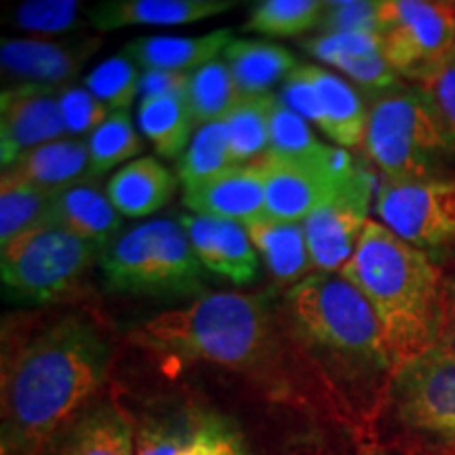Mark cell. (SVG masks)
Segmentation results:
<instances>
[{
	"label": "cell",
	"mask_w": 455,
	"mask_h": 455,
	"mask_svg": "<svg viewBox=\"0 0 455 455\" xmlns=\"http://www.w3.org/2000/svg\"><path fill=\"white\" fill-rule=\"evenodd\" d=\"M108 363L110 346L81 316L60 318L4 358V453L41 455L51 436L98 395Z\"/></svg>",
	"instance_id": "6da1fadb"
},
{
	"label": "cell",
	"mask_w": 455,
	"mask_h": 455,
	"mask_svg": "<svg viewBox=\"0 0 455 455\" xmlns=\"http://www.w3.org/2000/svg\"><path fill=\"white\" fill-rule=\"evenodd\" d=\"M339 275L373 308L395 369L435 348L445 278L426 251L369 220Z\"/></svg>",
	"instance_id": "7a4b0ae2"
},
{
	"label": "cell",
	"mask_w": 455,
	"mask_h": 455,
	"mask_svg": "<svg viewBox=\"0 0 455 455\" xmlns=\"http://www.w3.org/2000/svg\"><path fill=\"white\" fill-rule=\"evenodd\" d=\"M148 348L238 371L259 369L276 348L275 325L264 299L244 293L203 295L184 308L164 312L140 327Z\"/></svg>",
	"instance_id": "3957f363"
},
{
	"label": "cell",
	"mask_w": 455,
	"mask_h": 455,
	"mask_svg": "<svg viewBox=\"0 0 455 455\" xmlns=\"http://www.w3.org/2000/svg\"><path fill=\"white\" fill-rule=\"evenodd\" d=\"M363 144L392 184L443 178L455 163V138L419 87L390 91L375 101Z\"/></svg>",
	"instance_id": "277c9868"
},
{
	"label": "cell",
	"mask_w": 455,
	"mask_h": 455,
	"mask_svg": "<svg viewBox=\"0 0 455 455\" xmlns=\"http://www.w3.org/2000/svg\"><path fill=\"white\" fill-rule=\"evenodd\" d=\"M289 312L308 339L333 355L388 371L395 365L382 325L355 284L333 272H316L295 283L287 293Z\"/></svg>",
	"instance_id": "5b68a950"
},
{
	"label": "cell",
	"mask_w": 455,
	"mask_h": 455,
	"mask_svg": "<svg viewBox=\"0 0 455 455\" xmlns=\"http://www.w3.org/2000/svg\"><path fill=\"white\" fill-rule=\"evenodd\" d=\"M100 266L112 291L192 295L203 289V264L184 226L171 220L123 230L101 251Z\"/></svg>",
	"instance_id": "8992f818"
},
{
	"label": "cell",
	"mask_w": 455,
	"mask_h": 455,
	"mask_svg": "<svg viewBox=\"0 0 455 455\" xmlns=\"http://www.w3.org/2000/svg\"><path fill=\"white\" fill-rule=\"evenodd\" d=\"M101 249L61 226H43L0 247L4 287L30 301H53L81 281Z\"/></svg>",
	"instance_id": "52a82bcc"
},
{
	"label": "cell",
	"mask_w": 455,
	"mask_h": 455,
	"mask_svg": "<svg viewBox=\"0 0 455 455\" xmlns=\"http://www.w3.org/2000/svg\"><path fill=\"white\" fill-rule=\"evenodd\" d=\"M378 36L392 70L422 84L455 51V3L379 0Z\"/></svg>",
	"instance_id": "ba28073f"
},
{
	"label": "cell",
	"mask_w": 455,
	"mask_h": 455,
	"mask_svg": "<svg viewBox=\"0 0 455 455\" xmlns=\"http://www.w3.org/2000/svg\"><path fill=\"white\" fill-rule=\"evenodd\" d=\"M390 407L415 439L455 447V356L432 348L395 369Z\"/></svg>",
	"instance_id": "9c48e42d"
},
{
	"label": "cell",
	"mask_w": 455,
	"mask_h": 455,
	"mask_svg": "<svg viewBox=\"0 0 455 455\" xmlns=\"http://www.w3.org/2000/svg\"><path fill=\"white\" fill-rule=\"evenodd\" d=\"M373 181L363 167H356L339 180L335 190L306 218V243L312 268L339 272L355 255L369 221Z\"/></svg>",
	"instance_id": "30bf717a"
},
{
	"label": "cell",
	"mask_w": 455,
	"mask_h": 455,
	"mask_svg": "<svg viewBox=\"0 0 455 455\" xmlns=\"http://www.w3.org/2000/svg\"><path fill=\"white\" fill-rule=\"evenodd\" d=\"M375 213L388 230L418 249L455 243V178L384 186L375 196Z\"/></svg>",
	"instance_id": "8fae6325"
},
{
	"label": "cell",
	"mask_w": 455,
	"mask_h": 455,
	"mask_svg": "<svg viewBox=\"0 0 455 455\" xmlns=\"http://www.w3.org/2000/svg\"><path fill=\"white\" fill-rule=\"evenodd\" d=\"M264 180L266 215L304 221L335 190L339 180L356 167L346 148H333L327 163H293L264 155L255 161Z\"/></svg>",
	"instance_id": "7c38bea8"
},
{
	"label": "cell",
	"mask_w": 455,
	"mask_h": 455,
	"mask_svg": "<svg viewBox=\"0 0 455 455\" xmlns=\"http://www.w3.org/2000/svg\"><path fill=\"white\" fill-rule=\"evenodd\" d=\"M60 91L20 83L0 95V158L3 169L32 148L64 140Z\"/></svg>",
	"instance_id": "4fadbf2b"
},
{
	"label": "cell",
	"mask_w": 455,
	"mask_h": 455,
	"mask_svg": "<svg viewBox=\"0 0 455 455\" xmlns=\"http://www.w3.org/2000/svg\"><path fill=\"white\" fill-rule=\"evenodd\" d=\"M101 47L100 38L83 41H36V38H3L0 66L3 74L17 81L60 87L76 76L87 60Z\"/></svg>",
	"instance_id": "5bb4252c"
},
{
	"label": "cell",
	"mask_w": 455,
	"mask_h": 455,
	"mask_svg": "<svg viewBox=\"0 0 455 455\" xmlns=\"http://www.w3.org/2000/svg\"><path fill=\"white\" fill-rule=\"evenodd\" d=\"M95 178L100 175H95L91 164L87 141L70 138L32 148L3 169L4 181L28 186L47 196H60L61 192Z\"/></svg>",
	"instance_id": "9a60e30c"
},
{
	"label": "cell",
	"mask_w": 455,
	"mask_h": 455,
	"mask_svg": "<svg viewBox=\"0 0 455 455\" xmlns=\"http://www.w3.org/2000/svg\"><path fill=\"white\" fill-rule=\"evenodd\" d=\"M180 224L204 270L230 278L235 284L251 283L258 276V251L243 224L196 213L184 215Z\"/></svg>",
	"instance_id": "2e32d148"
},
{
	"label": "cell",
	"mask_w": 455,
	"mask_h": 455,
	"mask_svg": "<svg viewBox=\"0 0 455 455\" xmlns=\"http://www.w3.org/2000/svg\"><path fill=\"white\" fill-rule=\"evenodd\" d=\"M41 455H135V432L116 403L91 401L51 436Z\"/></svg>",
	"instance_id": "e0dca14e"
},
{
	"label": "cell",
	"mask_w": 455,
	"mask_h": 455,
	"mask_svg": "<svg viewBox=\"0 0 455 455\" xmlns=\"http://www.w3.org/2000/svg\"><path fill=\"white\" fill-rule=\"evenodd\" d=\"M184 204L196 215L249 224L266 212L264 180L251 164H235L212 178L184 186Z\"/></svg>",
	"instance_id": "ac0fdd59"
},
{
	"label": "cell",
	"mask_w": 455,
	"mask_h": 455,
	"mask_svg": "<svg viewBox=\"0 0 455 455\" xmlns=\"http://www.w3.org/2000/svg\"><path fill=\"white\" fill-rule=\"evenodd\" d=\"M301 49L338 68L363 89L386 91L396 87L398 74L386 61L378 34H318L315 38H304Z\"/></svg>",
	"instance_id": "d6986e66"
},
{
	"label": "cell",
	"mask_w": 455,
	"mask_h": 455,
	"mask_svg": "<svg viewBox=\"0 0 455 455\" xmlns=\"http://www.w3.org/2000/svg\"><path fill=\"white\" fill-rule=\"evenodd\" d=\"M238 7L232 0H108L91 7V26L100 32L127 26H181Z\"/></svg>",
	"instance_id": "ffe728a7"
},
{
	"label": "cell",
	"mask_w": 455,
	"mask_h": 455,
	"mask_svg": "<svg viewBox=\"0 0 455 455\" xmlns=\"http://www.w3.org/2000/svg\"><path fill=\"white\" fill-rule=\"evenodd\" d=\"M312 84H315V116L316 124L338 148H355L365 141L369 110L361 95L350 83L338 74L323 68L304 64Z\"/></svg>",
	"instance_id": "44dd1931"
},
{
	"label": "cell",
	"mask_w": 455,
	"mask_h": 455,
	"mask_svg": "<svg viewBox=\"0 0 455 455\" xmlns=\"http://www.w3.org/2000/svg\"><path fill=\"white\" fill-rule=\"evenodd\" d=\"M235 41L230 30H215L203 36H146L135 38L123 53L146 70L190 74L212 64Z\"/></svg>",
	"instance_id": "7402d4cb"
},
{
	"label": "cell",
	"mask_w": 455,
	"mask_h": 455,
	"mask_svg": "<svg viewBox=\"0 0 455 455\" xmlns=\"http://www.w3.org/2000/svg\"><path fill=\"white\" fill-rule=\"evenodd\" d=\"M53 221L55 226L66 228L101 251L123 232L121 213L116 212L108 192L104 195L98 178L83 181L55 196Z\"/></svg>",
	"instance_id": "603a6c76"
},
{
	"label": "cell",
	"mask_w": 455,
	"mask_h": 455,
	"mask_svg": "<svg viewBox=\"0 0 455 455\" xmlns=\"http://www.w3.org/2000/svg\"><path fill=\"white\" fill-rule=\"evenodd\" d=\"M173 173L156 158L144 156L118 169L108 181V196L116 212L127 218H146L161 212L173 196Z\"/></svg>",
	"instance_id": "cb8c5ba5"
},
{
	"label": "cell",
	"mask_w": 455,
	"mask_h": 455,
	"mask_svg": "<svg viewBox=\"0 0 455 455\" xmlns=\"http://www.w3.org/2000/svg\"><path fill=\"white\" fill-rule=\"evenodd\" d=\"M255 251L261 255L266 268L278 283H299L308 276L312 259L301 221L275 220L261 213L244 224Z\"/></svg>",
	"instance_id": "d4e9b609"
},
{
	"label": "cell",
	"mask_w": 455,
	"mask_h": 455,
	"mask_svg": "<svg viewBox=\"0 0 455 455\" xmlns=\"http://www.w3.org/2000/svg\"><path fill=\"white\" fill-rule=\"evenodd\" d=\"M224 55L241 98L270 95V89L298 68L291 51L264 41H232Z\"/></svg>",
	"instance_id": "484cf974"
},
{
	"label": "cell",
	"mask_w": 455,
	"mask_h": 455,
	"mask_svg": "<svg viewBox=\"0 0 455 455\" xmlns=\"http://www.w3.org/2000/svg\"><path fill=\"white\" fill-rule=\"evenodd\" d=\"M138 121L146 138L164 158H178L184 155L192 141V129L196 127L188 93L141 100Z\"/></svg>",
	"instance_id": "4316f807"
},
{
	"label": "cell",
	"mask_w": 455,
	"mask_h": 455,
	"mask_svg": "<svg viewBox=\"0 0 455 455\" xmlns=\"http://www.w3.org/2000/svg\"><path fill=\"white\" fill-rule=\"evenodd\" d=\"M276 95L241 98L224 116L235 164L261 158L270 146V118Z\"/></svg>",
	"instance_id": "83f0119b"
},
{
	"label": "cell",
	"mask_w": 455,
	"mask_h": 455,
	"mask_svg": "<svg viewBox=\"0 0 455 455\" xmlns=\"http://www.w3.org/2000/svg\"><path fill=\"white\" fill-rule=\"evenodd\" d=\"M266 155L293 163H327L333 155V148L321 144L312 133L308 121L276 98L270 118V146Z\"/></svg>",
	"instance_id": "f1b7e54d"
},
{
	"label": "cell",
	"mask_w": 455,
	"mask_h": 455,
	"mask_svg": "<svg viewBox=\"0 0 455 455\" xmlns=\"http://www.w3.org/2000/svg\"><path fill=\"white\" fill-rule=\"evenodd\" d=\"M238 100H241V93L226 61L215 60L190 72L188 101H190L196 127L224 121V116L236 106Z\"/></svg>",
	"instance_id": "f546056e"
},
{
	"label": "cell",
	"mask_w": 455,
	"mask_h": 455,
	"mask_svg": "<svg viewBox=\"0 0 455 455\" xmlns=\"http://www.w3.org/2000/svg\"><path fill=\"white\" fill-rule=\"evenodd\" d=\"M53 198L28 186L0 180V244L36 228L53 226Z\"/></svg>",
	"instance_id": "4dcf8cb0"
},
{
	"label": "cell",
	"mask_w": 455,
	"mask_h": 455,
	"mask_svg": "<svg viewBox=\"0 0 455 455\" xmlns=\"http://www.w3.org/2000/svg\"><path fill=\"white\" fill-rule=\"evenodd\" d=\"M323 13L325 3L321 0H261L253 4L243 28L266 36H298L318 28Z\"/></svg>",
	"instance_id": "1f68e13d"
},
{
	"label": "cell",
	"mask_w": 455,
	"mask_h": 455,
	"mask_svg": "<svg viewBox=\"0 0 455 455\" xmlns=\"http://www.w3.org/2000/svg\"><path fill=\"white\" fill-rule=\"evenodd\" d=\"M230 167H235V161H232L226 124L224 121H213L198 127L190 146L180 158L178 178L181 186H190Z\"/></svg>",
	"instance_id": "d6a6232c"
},
{
	"label": "cell",
	"mask_w": 455,
	"mask_h": 455,
	"mask_svg": "<svg viewBox=\"0 0 455 455\" xmlns=\"http://www.w3.org/2000/svg\"><path fill=\"white\" fill-rule=\"evenodd\" d=\"M87 148L95 175L106 173L116 164L127 163L141 152V140L131 123L129 112H112L93 133Z\"/></svg>",
	"instance_id": "836d02e7"
},
{
	"label": "cell",
	"mask_w": 455,
	"mask_h": 455,
	"mask_svg": "<svg viewBox=\"0 0 455 455\" xmlns=\"http://www.w3.org/2000/svg\"><path fill=\"white\" fill-rule=\"evenodd\" d=\"M141 74L133 60L127 55H114L101 61L84 78V87L104 104L108 110L127 112L133 100L140 95Z\"/></svg>",
	"instance_id": "e575fe53"
},
{
	"label": "cell",
	"mask_w": 455,
	"mask_h": 455,
	"mask_svg": "<svg viewBox=\"0 0 455 455\" xmlns=\"http://www.w3.org/2000/svg\"><path fill=\"white\" fill-rule=\"evenodd\" d=\"M78 13H81V3L74 0H26L15 7L9 21L17 30L49 36L74 28Z\"/></svg>",
	"instance_id": "d590c367"
},
{
	"label": "cell",
	"mask_w": 455,
	"mask_h": 455,
	"mask_svg": "<svg viewBox=\"0 0 455 455\" xmlns=\"http://www.w3.org/2000/svg\"><path fill=\"white\" fill-rule=\"evenodd\" d=\"M379 3L375 0H341V3H325L321 24L316 30L321 34H352L371 32L378 34Z\"/></svg>",
	"instance_id": "8d00e7d4"
},
{
	"label": "cell",
	"mask_w": 455,
	"mask_h": 455,
	"mask_svg": "<svg viewBox=\"0 0 455 455\" xmlns=\"http://www.w3.org/2000/svg\"><path fill=\"white\" fill-rule=\"evenodd\" d=\"M60 108L66 135H91L112 114L87 87H66L60 91Z\"/></svg>",
	"instance_id": "74e56055"
},
{
	"label": "cell",
	"mask_w": 455,
	"mask_h": 455,
	"mask_svg": "<svg viewBox=\"0 0 455 455\" xmlns=\"http://www.w3.org/2000/svg\"><path fill=\"white\" fill-rule=\"evenodd\" d=\"M449 133L455 138V51L430 78L419 84Z\"/></svg>",
	"instance_id": "f35d334b"
},
{
	"label": "cell",
	"mask_w": 455,
	"mask_h": 455,
	"mask_svg": "<svg viewBox=\"0 0 455 455\" xmlns=\"http://www.w3.org/2000/svg\"><path fill=\"white\" fill-rule=\"evenodd\" d=\"M188 84H190V74L167 72V70H146L141 72L140 98L150 100V98H163V95L188 93Z\"/></svg>",
	"instance_id": "ab89813d"
},
{
	"label": "cell",
	"mask_w": 455,
	"mask_h": 455,
	"mask_svg": "<svg viewBox=\"0 0 455 455\" xmlns=\"http://www.w3.org/2000/svg\"><path fill=\"white\" fill-rule=\"evenodd\" d=\"M435 348L455 356V278H447L443 284L441 318Z\"/></svg>",
	"instance_id": "60d3db41"
},
{
	"label": "cell",
	"mask_w": 455,
	"mask_h": 455,
	"mask_svg": "<svg viewBox=\"0 0 455 455\" xmlns=\"http://www.w3.org/2000/svg\"><path fill=\"white\" fill-rule=\"evenodd\" d=\"M184 441L161 428L140 430L135 436V455H180Z\"/></svg>",
	"instance_id": "b9f144b4"
},
{
	"label": "cell",
	"mask_w": 455,
	"mask_h": 455,
	"mask_svg": "<svg viewBox=\"0 0 455 455\" xmlns=\"http://www.w3.org/2000/svg\"><path fill=\"white\" fill-rule=\"evenodd\" d=\"M215 447H218V455H244L235 436L224 435V432L215 430Z\"/></svg>",
	"instance_id": "7bdbcfd3"
}]
</instances>
